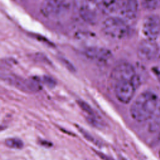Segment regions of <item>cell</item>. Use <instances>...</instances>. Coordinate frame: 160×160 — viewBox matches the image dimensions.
<instances>
[{"instance_id": "44dd1931", "label": "cell", "mask_w": 160, "mask_h": 160, "mask_svg": "<svg viewBox=\"0 0 160 160\" xmlns=\"http://www.w3.org/2000/svg\"><path fill=\"white\" fill-rule=\"evenodd\" d=\"M159 156H160V153H159Z\"/></svg>"}, {"instance_id": "9c48e42d", "label": "cell", "mask_w": 160, "mask_h": 160, "mask_svg": "<svg viewBox=\"0 0 160 160\" xmlns=\"http://www.w3.org/2000/svg\"><path fill=\"white\" fill-rule=\"evenodd\" d=\"M138 0H121L118 11L125 20L134 19L138 16Z\"/></svg>"}, {"instance_id": "ba28073f", "label": "cell", "mask_w": 160, "mask_h": 160, "mask_svg": "<svg viewBox=\"0 0 160 160\" xmlns=\"http://www.w3.org/2000/svg\"><path fill=\"white\" fill-rule=\"evenodd\" d=\"M84 54L89 59L104 64L110 62L113 58L109 49L101 47H89L85 49Z\"/></svg>"}, {"instance_id": "4fadbf2b", "label": "cell", "mask_w": 160, "mask_h": 160, "mask_svg": "<svg viewBox=\"0 0 160 160\" xmlns=\"http://www.w3.org/2000/svg\"><path fill=\"white\" fill-rule=\"evenodd\" d=\"M77 103L80 107V108L82 109V111H84L87 114V119H91V118H97L98 116L92 108L86 102L82 101V100H78Z\"/></svg>"}, {"instance_id": "30bf717a", "label": "cell", "mask_w": 160, "mask_h": 160, "mask_svg": "<svg viewBox=\"0 0 160 160\" xmlns=\"http://www.w3.org/2000/svg\"><path fill=\"white\" fill-rule=\"evenodd\" d=\"M42 89V82L38 77L24 79L21 90L26 92H37Z\"/></svg>"}, {"instance_id": "5b68a950", "label": "cell", "mask_w": 160, "mask_h": 160, "mask_svg": "<svg viewBox=\"0 0 160 160\" xmlns=\"http://www.w3.org/2000/svg\"><path fill=\"white\" fill-rule=\"evenodd\" d=\"M112 82L121 80H130L140 84L139 78L134 66L127 62L118 64L112 69L111 74Z\"/></svg>"}, {"instance_id": "8992f818", "label": "cell", "mask_w": 160, "mask_h": 160, "mask_svg": "<svg viewBox=\"0 0 160 160\" xmlns=\"http://www.w3.org/2000/svg\"><path fill=\"white\" fill-rule=\"evenodd\" d=\"M159 48L155 39L146 38L140 42L137 49V54L139 59L144 61H152L155 59Z\"/></svg>"}, {"instance_id": "3957f363", "label": "cell", "mask_w": 160, "mask_h": 160, "mask_svg": "<svg viewBox=\"0 0 160 160\" xmlns=\"http://www.w3.org/2000/svg\"><path fill=\"white\" fill-rule=\"evenodd\" d=\"M102 31L108 37L118 40L129 35L130 27L122 18L111 16L102 22Z\"/></svg>"}, {"instance_id": "6da1fadb", "label": "cell", "mask_w": 160, "mask_h": 160, "mask_svg": "<svg viewBox=\"0 0 160 160\" xmlns=\"http://www.w3.org/2000/svg\"><path fill=\"white\" fill-rule=\"evenodd\" d=\"M159 99L151 91H145L134 99L130 108V114L138 122H144L151 119L156 110Z\"/></svg>"}, {"instance_id": "e0dca14e", "label": "cell", "mask_w": 160, "mask_h": 160, "mask_svg": "<svg viewBox=\"0 0 160 160\" xmlns=\"http://www.w3.org/2000/svg\"><path fill=\"white\" fill-rule=\"evenodd\" d=\"M78 129L82 133V134L84 136V138L86 139H88V141H89L91 142H92V143L98 144L97 141L94 138V137H92L90 134H89L88 132H87L86 130H84L83 128H82L81 127H79V126H78Z\"/></svg>"}, {"instance_id": "5bb4252c", "label": "cell", "mask_w": 160, "mask_h": 160, "mask_svg": "<svg viewBox=\"0 0 160 160\" xmlns=\"http://www.w3.org/2000/svg\"><path fill=\"white\" fill-rule=\"evenodd\" d=\"M5 144L10 148L17 149H22L24 146L23 142L17 138H10L6 139L5 140Z\"/></svg>"}, {"instance_id": "7a4b0ae2", "label": "cell", "mask_w": 160, "mask_h": 160, "mask_svg": "<svg viewBox=\"0 0 160 160\" xmlns=\"http://www.w3.org/2000/svg\"><path fill=\"white\" fill-rule=\"evenodd\" d=\"M74 5L84 21L92 25L99 22L102 11L98 0H74Z\"/></svg>"}, {"instance_id": "d6986e66", "label": "cell", "mask_w": 160, "mask_h": 160, "mask_svg": "<svg viewBox=\"0 0 160 160\" xmlns=\"http://www.w3.org/2000/svg\"><path fill=\"white\" fill-rule=\"evenodd\" d=\"M41 144H42L43 146H51V143L49 142L46 141H41Z\"/></svg>"}, {"instance_id": "ac0fdd59", "label": "cell", "mask_w": 160, "mask_h": 160, "mask_svg": "<svg viewBox=\"0 0 160 160\" xmlns=\"http://www.w3.org/2000/svg\"><path fill=\"white\" fill-rule=\"evenodd\" d=\"M43 82L49 88H53L56 85L55 80L49 76H44Z\"/></svg>"}, {"instance_id": "2e32d148", "label": "cell", "mask_w": 160, "mask_h": 160, "mask_svg": "<svg viewBox=\"0 0 160 160\" xmlns=\"http://www.w3.org/2000/svg\"><path fill=\"white\" fill-rule=\"evenodd\" d=\"M151 119H152V127L159 128L160 127V100L159 101L156 110Z\"/></svg>"}, {"instance_id": "277c9868", "label": "cell", "mask_w": 160, "mask_h": 160, "mask_svg": "<svg viewBox=\"0 0 160 160\" xmlns=\"http://www.w3.org/2000/svg\"><path fill=\"white\" fill-rule=\"evenodd\" d=\"M113 83L115 96L118 100L123 104H128L132 100L139 85L130 80H121Z\"/></svg>"}, {"instance_id": "8fae6325", "label": "cell", "mask_w": 160, "mask_h": 160, "mask_svg": "<svg viewBox=\"0 0 160 160\" xmlns=\"http://www.w3.org/2000/svg\"><path fill=\"white\" fill-rule=\"evenodd\" d=\"M60 8L58 0H44L42 4V11L45 15H55L59 12Z\"/></svg>"}, {"instance_id": "ffe728a7", "label": "cell", "mask_w": 160, "mask_h": 160, "mask_svg": "<svg viewBox=\"0 0 160 160\" xmlns=\"http://www.w3.org/2000/svg\"><path fill=\"white\" fill-rule=\"evenodd\" d=\"M121 160H126V159H124V158H122L121 159Z\"/></svg>"}, {"instance_id": "52a82bcc", "label": "cell", "mask_w": 160, "mask_h": 160, "mask_svg": "<svg viewBox=\"0 0 160 160\" xmlns=\"http://www.w3.org/2000/svg\"><path fill=\"white\" fill-rule=\"evenodd\" d=\"M142 32L146 38L156 39L160 34V17L157 14L146 16L142 22Z\"/></svg>"}, {"instance_id": "9a60e30c", "label": "cell", "mask_w": 160, "mask_h": 160, "mask_svg": "<svg viewBox=\"0 0 160 160\" xmlns=\"http://www.w3.org/2000/svg\"><path fill=\"white\" fill-rule=\"evenodd\" d=\"M140 2L148 10H154L160 7V0H140Z\"/></svg>"}, {"instance_id": "7c38bea8", "label": "cell", "mask_w": 160, "mask_h": 160, "mask_svg": "<svg viewBox=\"0 0 160 160\" xmlns=\"http://www.w3.org/2000/svg\"><path fill=\"white\" fill-rule=\"evenodd\" d=\"M102 12L110 14L119 9L121 0H98Z\"/></svg>"}]
</instances>
